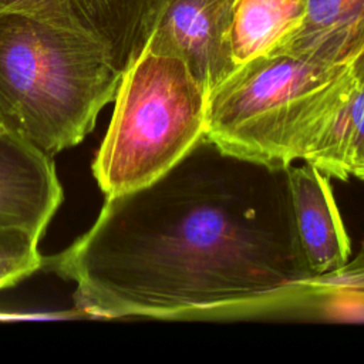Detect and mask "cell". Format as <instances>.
Listing matches in <instances>:
<instances>
[{"label":"cell","mask_w":364,"mask_h":364,"mask_svg":"<svg viewBox=\"0 0 364 364\" xmlns=\"http://www.w3.org/2000/svg\"><path fill=\"white\" fill-rule=\"evenodd\" d=\"M183 161L146 186L107 196L94 225L44 260L75 284L78 311L175 317L264 301L311 279L286 182L262 188L188 171Z\"/></svg>","instance_id":"cell-1"},{"label":"cell","mask_w":364,"mask_h":364,"mask_svg":"<svg viewBox=\"0 0 364 364\" xmlns=\"http://www.w3.org/2000/svg\"><path fill=\"white\" fill-rule=\"evenodd\" d=\"M121 75L87 36L0 11V128L44 155L75 146L94 129Z\"/></svg>","instance_id":"cell-2"},{"label":"cell","mask_w":364,"mask_h":364,"mask_svg":"<svg viewBox=\"0 0 364 364\" xmlns=\"http://www.w3.org/2000/svg\"><path fill=\"white\" fill-rule=\"evenodd\" d=\"M351 65L269 54L236 67L208 94L205 142L283 171L309 161L354 90Z\"/></svg>","instance_id":"cell-3"},{"label":"cell","mask_w":364,"mask_h":364,"mask_svg":"<svg viewBox=\"0 0 364 364\" xmlns=\"http://www.w3.org/2000/svg\"><path fill=\"white\" fill-rule=\"evenodd\" d=\"M92 173L105 196L146 186L205 142L208 94L175 55L142 47L121 75Z\"/></svg>","instance_id":"cell-4"},{"label":"cell","mask_w":364,"mask_h":364,"mask_svg":"<svg viewBox=\"0 0 364 364\" xmlns=\"http://www.w3.org/2000/svg\"><path fill=\"white\" fill-rule=\"evenodd\" d=\"M235 0H154L144 47L181 58L209 94L235 68L229 27Z\"/></svg>","instance_id":"cell-5"},{"label":"cell","mask_w":364,"mask_h":364,"mask_svg":"<svg viewBox=\"0 0 364 364\" xmlns=\"http://www.w3.org/2000/svg\"><path fill=\"white\" fill-rule=\"evenodd\" d=\"M154 0H0V11L31 14L98 43L122 74L141 53Z\"/></svg>","instance_id":"cell-6"},{"label":"cell","mask_w":364,"mask_h":364,"mask_svg":"<svg viewBox=\"0 0 364 364\" xmlns=\"http://www.w3.org/2000/svg\"><path fill=\"white\" fill-rule=\"evenodd\" d=\"M284 173L296 239L311 279L341 269L351 246L328 176L306 161Z\"/></svg>","instance_id":"cell-7"},{"label":"cell","mask_w":364,"mask_h":364,"mask_svg":"<svg viewBox=\"0 0 364 364\" xmlns=\"http://www.w3.org/2000/svg\"><path fill=\"white\" fill-rule=\"evenodd\" d=\"M61 202L53 158L0 128V228L40 239Z\"/></svg>","instance_id":"cell-8"},{"label":"cell","mask_w":364,"mask_h":364,"mask_svg":"<svg viewBox=\"0 0 364 364\" xmlns=\"http://www.w3.org/2000/svg\"><path fill=\"white\" fill-rule=\"evenodd\" d=\"M304 17L273 54L351 65L364 53V0H304Z\"/></svg>","instance_id":"cell-9"},{"label":"cell","mask_w":364,"mask_h":364,"mask_svg":"<svg viewBox=\"0 0 364 364\" xmlns=\"http://www.w3.org/2000/svg\"><path fill=\"white\" fill-rule=\"evenodd\" d=\"M304 0H235L229 47L236 67L273 54L304 17Z\"/></svg>","instance_id":"cell-10"},{"label":"cell","mask_w":364,"mask_h":364,"mask_svg":"<svg viewBox=\"0 0 364 364\" xmlns=\"http://www.w3.org/2000/svg\"><path fill=\"white\" fill-rule=\"evenodd\" d=\"M354 90L309 161L327 176L364 181V53L351 64Z\"/></svg>","instance_id":"cell-11"},{"label":"cell","mask_w":364,"mask_h":364,"mask_svg":"<svg viewBox=\"0 0 364 364\" xmlns=\"http://www.w3.org/2000/svg\"><path fill=\"white\" fill-rule=\"evenodd\" d=\"M38 237L18 228H0V289L14 286L44 266Z\"/></svg>","instance_id":"cell-12"},{"label":"cell","mask_w":364,"mask_h":364,"mask_svg":"<svg viewBox=\"0 0 364 364\" xmlns=\"http://www.w3.org/2000/svg\"><path fill=\"white\" fill-rule=\"evenodd\" d=\"M304 287L327 290V291H348L364 294V246L358 256L348 260L341 269L310 279Z\"/></svg>","instance_id":"cell-13"}]
</instances>
